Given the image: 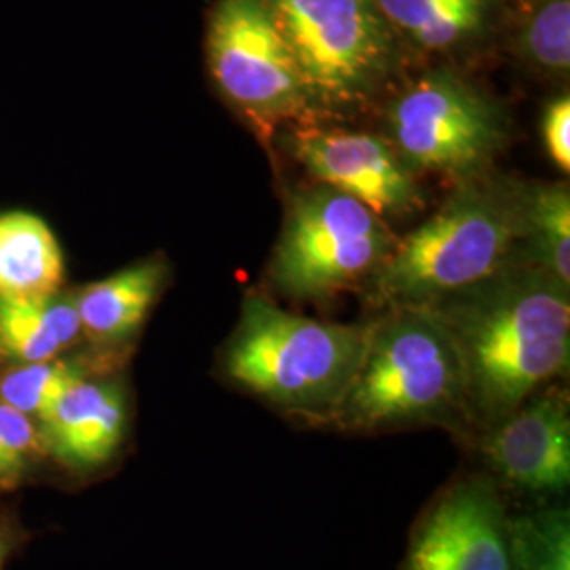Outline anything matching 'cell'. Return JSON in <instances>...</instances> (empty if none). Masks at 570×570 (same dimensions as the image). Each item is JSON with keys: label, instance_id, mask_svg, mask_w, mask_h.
<instances>
[{"label": "cell", "instance_id": "cell-7", "mask_svg": "<svg viewBox=\"0 0 570 570\" xmlns=\"http://www.w3.org/2000/svg\"><path fill=\"white\" fill-rule=\"evenodd\" d=\"M389 144L414 171L456 183L482 176L505 131L497 106L452 72H431L402 91L387 112Z\"/></svg>", "mask_w": 570, "mask_h": 570}, {"label": "cell", "instance_id": "cell-9", "mask_svg": "<svg viewBox=\"0 0 570 570\" xmlns=\"http://www.w3.org/2000/svg\"><path fill=\"white\" fill-rule=\"evenodd\" d=\"M508 524L490 480H461L416 524L402 570H511Z\"/></svg>", "mask_w": 570, "mask_h": 570}, {"label": "cell", "instance_id": "cell-5", "mask_svg": "<svg viewBox=\"0 0 570 570\" xmlns=\"http://www.w3.org/2000/svg\"><path fill=\"white\" fill-rule=\"evenodd\" d=\"M313 110L367 102L393 75V28L374 0H265Z\"/></svg>", "mask_w": 570, "mask_h": 570}, {"label": "cell", "instance_id": "cell-17", "mask_svg": "<svg viewBox=\"0 0 570 570\" xmlns=\"http://www.w3.org/2000/svg\"><path fill=\"white\" fill-rule=\"evenodd\" d=\"M522 261L570 284V190L567 184H527Z\"/></svg>", "mask_w": 570, "mask_h": 570}, {"label": "cell", "instance_id": "cell-6", "mask_svg": "<svg viewBox=\"0 0 570 570\" xmlns=\"http://www.w3.org/2000/svg\"><path fill=\"white\" fill-rule=\"evenodd\" d=\"M395 242L366 205L320 184L289 202L268 279L287 298L324 301L367 284Z\"/></svg>", "mask_w": 570, "mask_h": 570}, {"label": "cell", "instance_id": "cell-10", "mask_svg": "<svg viewBox=\"0 0 570 570\" xmlns=\"http://www.w3.org/2000/svg\"><path fill=\"white\" fill-rule=\"evenodd\" d=\"M289 153L320 184L353 197L383 220L404 218L423 205L414 171L379 136L306 127L289 136Z\"/></svg>", "mask_w": 570, "mask_h": 570}, {"label": "cell", "instance_id": "cell-21", "mask_svg": "<svg viewBox=\"0 0 570 570\" xmlns=\"http://www.w3.org/2000/svg\"><path fill=\"white\" fill-rule=\"evenodd\" d=\"M41 450V429L35 419L0 402V484H18Z\"/></svg>", "mask_w": 570, "mask_h": 570}, {"label": "cell", "instance_id": "cell-11", "mask_svg": "<svg viewBox=\"0 0 570 570\" xmlns=\"http://www.w3.org/2000/svg\"><path fill=\"white\" fill-rule=\"evenodd\" d=\"M480 452L515 489L564 494L570 484V414L562 393H537L510 416L482 429Z\"/></svg>", "mask_w": 570, "mask_h": 570}, {"label": "cell", "instance_id": "cell-12", "mask_svg": "<svg viewBox=\"0 0 570 570\" xmlns=\"http://www.w3.org/2000/svg\"><path fill=\"white\" fill-rule=\"evenodd\" d=\"M129 425L127 391L100 370H85L41 421L42 446L63 468L96 471L119 452Z\"/></svg>", "mask_w": 570, "mask_h": 570}, {"label": "cell", "instance_id": "cell-13", "mask_svg": "<svg viewBox=\"0 0 570 570\" xmlns=\"http://www.w3.org/2000/svg\"><path fill=\"white\" fill-rule=\"evenodd\" d=\"M167 279L169 265L155 254L75 292L82 336L104 351L129 343L159 303Z\"/></svg>", "mask_w": 570, "mask_h": 570}, {"label": "cell", "instance_id": "cell-15", "mask_svg": "<svg viewBox=\"0 0 570 570\" xmlns=\"http://www.w3.org/2000/svg\"><path fill=\"white\" fill-rule=\"evenodd\" d=\"M81 336L75 294L45 301L0 298V353L16 364L60 360Z\"/></svg>", "mask_w": 570, "mask_h": 570}, {"label": "cell", "instance_id": "cell-1", "mask_svg": "<svg viewBox=\"0 0 570 570\" xmlns=\"http://www.w3.org/2000/svg\"><path fill=\"white\" fill-rule=\"evenodd\" d=\"M428 308L456 346L469 425L492 428L569 367L570 284L541 266L515 261Z\"/></svg>", "mask_w": 570, "mask_h": 570}, {"label": "cell", "instance_id": "cell-2", "mask_svg": "<svg viewBox=\"0 0 570 570\" xmlns=\"http://www.w3.org/2000/svg\"><path fill=\"white\" fill-rule=\"evenodd\" d=\"M527 184L478 176L431 218L397 239L370 277L372 303L389 311L428 306L522 261Z\"/></svg>", "mask_w": 570, "mask_h": 570}, {"label": "cell", "instance_id": "cell-16", "mask_svg": "<svg viewBox=\"0 0 570 570\" xmlns=\"http://www.w3.org/2000/svg\"><path fill=\"white\" fill-rule=\"evenodd\" d=\"M391 28L431 51H444L484 30L489 0H374Z\"/></svg>", "mask_w": 570, "mask_h": 570}, {"label": "cell", "instance_id": "cell-3", "mask_svg": "<svg viewBox=\"0 0 570 570\" xmlns=\"http://www.w3.org/2000/svg\"><path fill=\"white\" fill-rule=\"evenodd\" d=\"M370 324H336L289 313L249 294L223 353L226 379L271 406L330 421L351 387Z\"/></svg>", "mask_w": 570, "mask_h": 570}, {"label": "cell", "instance_id": "cell-22", "mask_svg": "<svg viewBox=\"0 0 570 570\" xmlns=\"http://www.w3.org/2000/svg\"><path fill=\"white\" fill-rule=\"evenodd\" d=\"M541 134L551 161L562 171L570 169V100L560 96L548 104L541 121Z\"/></svg>", "mask_w": 570, "mask_h": 570}, {"label": "cell", "instance_id": "cell-8", "mask_svg": "<svg viewBox=\"0 0 570 570\" xmlns=\"http://www.w3.org/2000/svg\"><path fill=\"white\" fill-rule=\"evenodd\" d=\"M205 60L220 94L258 125L313 112L265 0H216L207 18Z\"/></svg>", "mask_w": 570, "mask_h": 570}, {"label": "cell", "instance_id": "cell-14", "mask_svg": "<svg viewBox=\"0 0 570 570\" xmlns=\"http://www.w3.org/2000/svg\"><path fill=\"white\" fill-rule=\"evenodd\" d=\"M63 279L66 252L51 223L26 207L0 209V298L45 301Z\"/></svg>", "mask_w": 570, "mask_h": 570}, {"label": "cell", "instance_id": "cell-23", "mask_svg": "<svg viewBox=\"0 0 570 570\" xmlns=\"http://www.w3.org/2000/svg\"><path fill=\"white\" fill-rule=\"evenodd\" d=\"M21 530L16 520L0 515V570H4L11 556L20 548Z\"/></svg>", "mask_w": 570, "mask_h": 570}, {"label": "cell", "instance_id": "cell-20", "mask_svg": "<svg viewBox=\"0 0 570 570\" xmlns=\"http://www.w3.org/2000/svg\"><path fill=\"white\" fill-rule=\"evenodd\" d=\"M524 58L551 75L570 68V0H539L520 30Z\"/></svg>", "mask_w": 570, "mask_h": 570}, {"label": "cell", "instance_id": "cell-18", "mask_svg": "<svg viewBox=\"0 0 570 570\" xmlns=\"http://www.w3.org/2000/svg\"><path fill=\"white\" fill-rule=\"evenodd\" d=\"M511 570H570V511H530L510 518Z\"/></svg>", "mask_w": 570, "mask_h": 570}, {"label": "cell", "instance_id": "cell-19", "mask_svg": "<svg viewBox=\"0 0 570 570\" xmlns=\"http://www.w3.org/2000/svg\"><path fill=\"white\" fill-rule=\"evenodd\" d=\"M87 366L79 362H37L16 364L0 376V402L41 423L56 406L61 393L70 387Z\"/></svg>", "mask_w": 570, "mask_h": 570}, {"label": "cell", "instance_id": "cell-4", "mask_svg": "<svg viewBox=\"0 0 570 570\" xmlns=\"http://www.w3.org/2000/svg\"><path fill=\"white\" fill-rule=\"evenodd\" d=\"M330 423L353 431L469 425L456 346L428 306L389 308L370 322L362 364Z\"/></svg>", "mask_w": 570, "mask_h": 570}]
</instances>
